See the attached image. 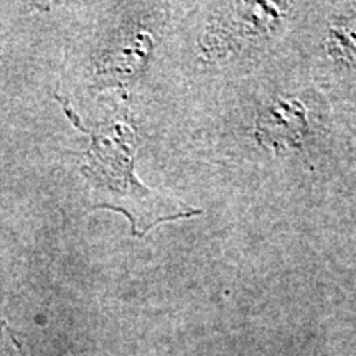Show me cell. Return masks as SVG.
<instances>
[{"mask_svg":"<svg viewBox=\"0 0 356 356\" xmlns=\"http://www.w3.org/2000/svg\"><path fill=\"white\" fill-rule=\"evenodd\" d=\"M129 129L115 124L111 134H92L89 165L84 172L95 181L96 208L121 211L131 221L136 236H144L160 221L200 215V210H181V204L167 200L134 177V150L126 139Z\"/></svg>","mask_w":356,"mask_h":356,"instance_id":"cell-1","label":"cell"}]
</instances>
